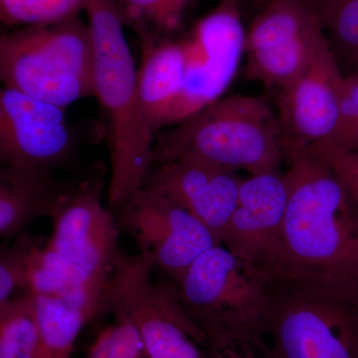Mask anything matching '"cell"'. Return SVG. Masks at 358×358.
Returning <instances> with one entry per match:
<instances>
[{"instance_id": "cell-3", "label": "cell", "mask_w": 358, "mask_h": 358, "mask_svg": "<svg viewBox=\"0 0 358 358\" xmlns=\"http://www.w3.org/2000/svg\"><path fill=\"white\" fill-rule=\"evenodd\" d=\"M186 310L203 334L209 358L250 346L268 355L272 285L223 245L201 254L179 282Z\"/></svg>"}, {"instance_id": "cell-19", "label": "cell", "mask_w": 358, "mask_h": 358, "mask_svg": "<svg viewBox=\"0 0 358 358\" xmlns=\"http://www.w3.org/2000/svg\"><path fill=\"white\" fill-rule=\"evenodd\" d=\"M30 294L38 324L42 358H71L78 336L93 320L91 315L57 296Z\"/></svg>"}, {"instance_id": "cell-26", "label": "cell", "mask_w": 358, "mask_h": 358, "mask_svg": "<svg viewBox=\"0 0 358 358\" xmlns=\"http://www.w3.org/2000/svg\"><path fill=\"white\" fill-rule=\"evenodd\" d=\"M319 145L341 152H358V70L343 81L338 126L333 140Z\"/></svg>"}, {"instance_id": "cell-28", "label": "cell", "mask_w": 358, "mask_h": 358, "mask_svg": "<svg viewBox=\"0 0 358 358\" xmlns=\"http://www.w3.org/2000/svg\"><path fill=\"white\" fill-rule=\"evenodd\" d=\"M220 358H260L257 357L253 348L250 346H241V348H233L226 350Z\"/></svg>"}, {"instance_id": "cell-5", "label": "cell", "mask_w": 358, "mask_h": 358, "mask_svg": "<svg viewBox=\"0 0 358 358\" xmlns=\"http://www.w3.org/2000/svg\"><path fill=\"white\" fill-rule=\"evenodd\" d=\"M0 77L4 88L60 107L95 95L88 23L74 15L2 34Z\"/></svg>"}, {"instance_id": "cell-4", "label": "cell", "mask_w": 358, "mask_h": 358, "mask_svg": "<svg viewBox=\"0 0 358 358\" xmlns=\"http://www.w3.org/2000/svg\"><path fill=\"white\" fill-rule=\"evenodd\" d=\"M183 157L250 176L279 171L286 159L279 117L266 96H222L155 136V164Z\"/></svg>"}, {"instance_id": "cell-6", "label": "cell", "mask_w": 358, "mask_h": 358, "mask_svg": "<svg viewBox=\"0 0 358 358\" xmlns=\"http://www.w3.org/2000/svg\"><path fill=\"white\" fill-rule=\"evenodd\" d=\"M271 285L268 358H358V292L301 280Z\"/></svg>"}, {"instance_id": "cell-27", "label": "cell", "mask_w": 358, "mask_h": 358, "mask_svg": "<svg viewBox=\"0 0 358 358\" xmlns=\"http://www.w3.org/2000/svg\"><path fill=\"white\" fill-rule=\"evenodd\" d=\"M306 155L317 157L331 166L358 204V152H341L327 145H317Z\"/></svg>"}, {"instance_id": "cell-14", "label": "cell", "mask_w": 358, "mask_h": 358, "mask_svg": "<svg viewBox=\"0 0 358 358\" xmlns=\"http://www.w3.org/2000/svg\"><path fill=\"white\" fill-rule=\"evenodd\" d=\"M288 197L286 173L268 171L244 178L221 238V245L267 278L281 237Z\"/></svg>"}, {"instance_id": "cell-11", "label": "cell", "mask_w": 358, "mask_h": 358, "mask_svg": "<svg viewBox=\"0 0 358 358\" xmlns=\"http://www.w3.org/2000/svg\"><path fill=\"white\" fill-rule=\"evenodd\" d=\"M112 211L138 253L152 259L155 268L178 285L201 254L220 245L199 219L150 188H141Z\"/></svg>"}, {"instance_id": "cell-20", "label": "cell", "mask_w": 358, "mask_h": 358, "mask_svg": "<svg viewBox=\"0 0 358 358\" xmlns=\"http://www.w3.org/2000/svg\"><path fill=\"white\" fill-rule=\"evenodd\" d=\"M0 358H42L31 294L0 305Z\"/></svg>"}, {"instance_id": "cell-7", "label": "cell", "mask_w": 358, "mask_h": 358, "mask_svg": "<svg viewBox=\"0 0 358 358\" xmlns=\"http://www.w3.org/2000/svg\"><path fill=\"white\" fill-rule=\"evenodd\" d=\"M155 270L143 254L122 252L106 288L103 312L134 324L148 358H209L178 285L162 272L155 280Z\"/></svg>"}, {"instance_id": "cell-17", "label": "cell", "mask_w": 358, "mask_h": 358, "mask_svg": "<svg viewBox=\"0 0 358 358\" xmlns=\"http://www.w3.org/2000/svg\"><path fill=\"white\" fill-rule=\"evenodd\" d=\"M143 57L138 69L141 108L157 136L171 126V115L185 84V55L181 40H141Z\"/></svg>"}, {"instance_id": "cell-1", "label": "cell", "mask_w": 358, "mask_h": 358, "mask_svg": "<svg viewBox=\"0 0 358 358\" xmlns=\"http://www.w3.org/2000/svg\"><path fill=\"white\" fill-rule=\"evenodd\" d=\"M286 173L288 205L268 279L358 292V204L331 166L303 155Z\"/></svg>"}, {"instance_id": "cell-24", "label": "cell", "mask_w": 358, "mask_h": 358, "mask_svg": "<svg viewBox=\"0 0 358 358\" xmlns=\"http://www.w3.org/2000/svg\"><path fill=\"white\" fill-rule=\"evenodd\" d=\"M34 240L27 232L21 233L13 243L2 244L0 250V305L13 299L14 292L28 291V270Z\"/></svg>"}, {"instance_id": "cell-18", "label": "cell", "mask_w": 358, "mask_h": 358, "mask_svg": "<svg viewBox=\"0 0 358 358\" xmlns=\"http://www.w3.org/2000/svg\"><path fill=\"white\" fill-rule=\"evenodd\" d=\"M107 287L96 281L64 257L48 247L33 251L28 270V292L57 296L70 301L91 315L103 312V296Z\"/></svg>"}, {"instance_id": "cell-10", "label": "cell", "mask_w": 358, "mask_h": 358, "mask_svg": "<svg viewBox=\"0 0 358 358\" xmlns=\"http://www.w3.org/2000/svg\"><path fill=\"white\" fill-rule=\"evenodd\" d=\"M326 38L310 0L268 1L246 33L247 75L281 90L306 70Z\"/></svg>"}, {"instance_id": "cell-23", "label": "cell", "mask_w": 358, "mask_h": 358, "mask_svg": "<svg viewBox=\"0 0 358 358\" xmlns=\"http://www.w3.org/2000/svg\"><path fill=\"white\" fill-rule=\"evenodd\" d=\"M87 0H0V17L4 24H41L79 15Z\"/></svg>"}, {"instance_id": "cell-21", "label": "cell", "mask_w": 358, "mask_h": 358, "mask_svg": "<svg viewBox=\"0 0 358 358\" xmlns=\"http://www.w3.org/2000/svg\"><path fill=\"white\" fill-rule=\"evenodd\" d=\"M190 0H117L124 26L133 28L140 41L173 38L182 28Z\"/></svg>"}, {"instance_id": "cell-29", "label": "cell", "mask_w": 358, "mask_h": 358, "mask_svg": "<svg viewBox=\"0 0 358 358\" xmlns=\"http://www.w3.org/2000/svg\"><path fill=\"white\" fill-rule=\"evenodd\" d=\"M260 1L261 6H264V4L268 3V1H272V0H259Z\"/></svg>"}, {"instance_id": "cell-8", "label": "cell", "mask_w": 358, "mask_h": 358, "mask_svg": "<svg viewBox=\"0 0 358 358\" xmlns=\"http://www.w3.org/2000/svg\"><path fill=\"white\" fill-rule=\"evenodd\" d=\"M67 108L43 102L14 90L0 92V160L2 166L68 171L86 176L78 167L87 134L69 122Z\"/></svg>"}, {"instance_id": "cell-15", "label": "cell", "mask_w": 358, "mask_h": 358, "mask_svg": "<svg viewBox=\"0 0 358 358\" xmlns=\"http://www.w3.org/2000/svg\"><path fill=\"white\" fill-rule=\"evenodd\" d=\"M243 179L233 169L183 157L155 164L143 187L164 195L189 212L221 245Z\"/></svg>"}, {"instance_id": "cell-22", "label": "cell", "mask_w": 358, "mask_h": 358, "mask_svg": "<svg viewBox=\"0 0 358 358\" xmlns=\"http://www.w3.org/2000/svg\"><path fill=\"white\" fill-rule=\"evenodd\" d=\"M334 46L358 66V0H310Z\"/></svg>"}, {"instance_id": "cell-16", "label": "cell", "mask_w": 358, "mask_h": 358, "mask_svg": "<svg viewBox=\"0 0 358 358\" xmlns=\"http://www.w3.org/2000/svg\"><path fill=\"white\" fill-rule=\"evenodd\" d=\"M101 171L60 178L47 169L2 166L0 171V236L17 237L42 217L53 219L75 195L98 179Z\"/></svg>"}, {"instance_id": "cell-13", "label": "cell", "mask_w": 358, "mask_h": 358, "mask_svg": "<svg viewBox=\"0 0 358 358\" xmlns=\"http://www.w3.org/2000/svg\"><path fill=\"white\" fill-rule=\"evenodd\" d=\"M103 178L75 195L53 220L46 246L107 287L122 251L114 213L101 200Z\"/></svg>"}, {"instance_id": "cell-2", "label": "cell", "mask_w": 358, "mask_h": 358, "mask_svg": "<svg viewBox=\"0 0 358 358\" xmlns=\"http://www.w3.org/2000/svg\"><path fill=\"white\" fill-rule=\"evenodd\" d=\"M94 46V90L108 120L113 210L145 185L154 166L155 134L138 95V69L124 32L117 0H87Z\"/></svg>"}, {"instance_id": "cell-25", "label": "cell", "mask_w": 358, "mask_h": 358, "mask_svg": "<svg viewBox=\"0 0 358 358\" xmlns=\"http://www.w3.org/2000/svg\"><path fill=\"white\" fill-rule=\"evenodd\" d=\"M113 317L114 322L99 334L87 358H148L134 324L122 315Z\"/></svg>"}, {"instance_id": "cell-9", "label": "cell", "mask_w": 358, "mask_h": 358, "mask_svg": "<svg viewBox=\"0 0 358 358\" xmlns=\"http://www.w3.org/2000/svg\"><path fill=\"white\" fill-rule=\"evenodd\" d=\"M239 0H220L181 39L185 48V84L169 128L185 121L224 96L245 54Z\"/></svg>"}, {"instance_id": "cell-12", "label": "cell", "mask_w": 358, "mask_h": 358, "mask_svg": "<svg viewBox=\"0 0 358 358\" xmlns=\"http://www.w3.org/2000/svg\"><path fill=\"white\" fill-rule=\"evenodd\" d=\"M343 81L326 38L300 76L280 90L277 115L289 162L313 145L333 140L338 126Z\"/></svg>"}]
</instances>
